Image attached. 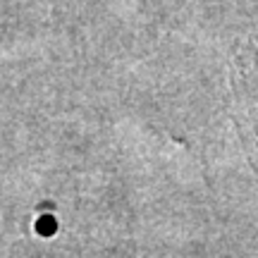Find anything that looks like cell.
<instances>
[{"instance_id": "1", "label": "cell", "mask_w": 258, "mask_h": 258, "mask_svg": "<svg viewBox=\"0 0 258 258\" xmlns=\"http://www.w3.org/2000/svg\"><path fill=\"white\" fill-rule=\"evenodd\" d=\"M244 141H246V146H249V153L253 158V165L258 170V98L256 101H251L246 98V105H244Z\"/></svg>"}]
</instances>
